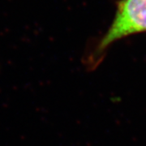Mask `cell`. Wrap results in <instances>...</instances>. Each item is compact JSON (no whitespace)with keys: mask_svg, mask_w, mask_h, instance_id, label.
I'll return each mask as SVG.
<instances>
[{"mask_svg":"<svg viewBox=\"0 0 146 146\" xmlns=\"http://www.w3.org/2000/svg\"><path fill=\"white\" fill-rule=\"evenodd\" d=\"M145 32L146 0H120L114 21L98 44V51L123 37Z\"/></svg>","mask_w":146,"mask_h":146,"instance_id":"1","label":"cell"}]
</instances>
